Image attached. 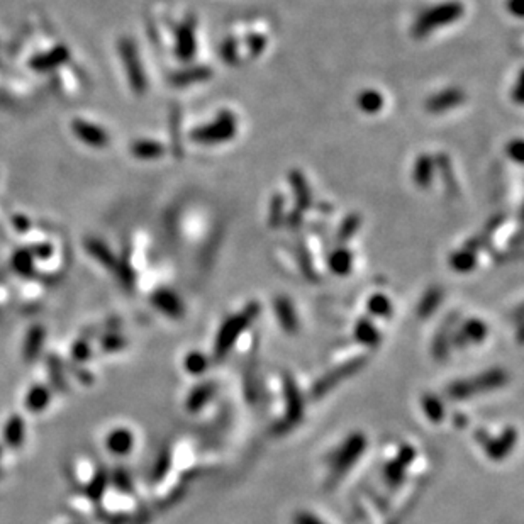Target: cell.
I'll return each instance as SVG.
<instances>
[{"mask_svg":"<svg viewBox=\"0 0 524 524\" xmlns=\"http://www.w3.org/2000/svg\"><path fill=\"white\" fill-rule=\"evenodd\" d=\"M463 14L465 7L458 0H446V2L436 3L417 17L416 23L412 24V29H410V34L416 39H423L430 36L431 32H434L436 29L460 21Z\"/></svg>","mask_w":524,"mask_h":524,"instance_id":"obj_1","label":"cell"},{"mask_svg":"<svg viewBox=\"0 0 524 524\" xmlns=\"http://www.w3.org/2000/svg\"><path fill=\"white\" fill-rule=\"evenodd\" d=\"M507 380L509 377L505 370L490 368L487 372L472 377V379L455 380L448 387V395L452 399H457V401H463V399L474 397L477 394H487V392L497 390V388L504 387L507 384Z\"/></svg>","mask_w":524,"mask_h":524,"instance_id":"obj_2","label":"cell"},{"mask_svg":"<svg viewBox=\"0 0 524 524\" xmlns=\"http://www.w3.org/2000/svg\"><path fill=\"white\" fill-rule=\"evenodd\" d=\"M260 314V304L258 302H251L244 307L241 313L234 314L222 322L221 329L218 331V338H216V344H214V353L216 357H224V355L229 353L231 348L234 346L244 331L250 328V324L253 321L258 317Z\"/></svg>","mask_w":524,"mask_h":524,"instance_id":"obj_3","label":"cell"},{"mask_svg":"<svg viewBox=\"0 0 524 524\" xmlns=\"http://www.w3.org/2000/svg\"><path fill=\"white\" fill-rule=\"evenodd\" d=\"M365 450V434L353 433L350 438L344 439L342 445H339V448L335 452V455H333L331 461H329V485H335L336 482H339L346 475V472H350L357 465V461L364 455Z\"/></svg>","mask_w":524,"mask_h":524,"instance_id":"obj_4","label":"cell"},{"mask_svg":"<svg viewBox=\"0 0 524 524\" xmlns=\"http://www.w3.org/2000/svg\"><path fill=\"white\" fill-rule=\"evenodd\" d=\"M238 133V119L233 112L224 109L218 114L212 123L204 124V126L196 127L190 133V139L199 145L214 146L222 145V143H229L231 139L236 138Z\"/></svg>","mask_w":524,"mask_h":524,"instance_id":"obj_5","label":"cell"},{"mask_svg":"<svg viewBox=\"0 0 524 524\" xmlns=\"http://www.w3.org/2000/svg\"><path fill=\"white\" fill-rule=\"evenodd\" d=\"M467 95L461 89L458 87H450V89H445L438 94L431 95L426 102H424V109L430 114H445V112L453 111V109L460 107L461 104L465 102Z\"/></svg>","mask_w":524,"mask_h":524,"instance_id":"obj_6","label":"cell"},{"mask_svg":"<svg viewBox=\"0 0 524 524\" xmlns=\"http://www.w3.org/2000/svg\"><path fill=\"white\" fill-rule=\"evenodd\" d=\"M364 364H365L364 358H355V360L346 361V364H343L342 366H336V368H333L331 372L326 373V375L322 377L319 382L316 384V387H314V394H316L317 397H319V395L328 394V392L331 390L333 387H336L339 382H343L346 377L357 373L358 370L364 366Z\"/></svg>","mask_w":524,"mask_h":524,"instance_id":"obj_7","label":"cell"},{"mask_svg":"<svg viewBox=\"0 0 524 524\" xmlns=\"http://www.w3.org/2000/svg\"><path fill=\"white\" fill-rule=\"evenodd\" d=\"M285 424L287 426H294L300 421L304 414V401L302 395H300L299 387L295 386V382H292L287 377L285 380Z\"/></svg>","mask_w":524,"mask_h":524,"instance_id":"obj_8","label":"cell"},{"mask_svg":"<svg viewBox=\"0 0 524 524\" xmlns=\"http://www.w3.org/2000/svg\"><path fill=\"white\" fill-rule=\"evenodd\" d=\"M289 183L292 187V192H294L295 197V209L304 212L311 211L314 205L313 200V193H311L309 183H307L306 177L302 175V171L299 170H291L289 171Z\"/></svg>","mask_w":524,"mask_h":524,"instance_id":"obj_9","label":"cell"},{"mask_svg":"<svg viewBox=\"0 0 524 524\" xmlns=\"http://www.w3.org/2000/svg\"><path fill=\"white\" fill-rule=\"evenodd\" d=\"M273 309L275 316H277L278 322H280L282 328L287 333H297L299 331V317H297L294 304L291 302V299L285 295H278L273 300Z\"/></svg>","mask_w":524,"mask_h":524,"instance_id":"obj_10","label":"cell"},{"mask_svg":"<svg viewBox=\"0 0 524 524\" xmlns=\"http://www.w3.org/2000/svg\"><path fill=\"white\" fill-rule=\"evenodd\" d=\"M487 333H489V329H487L485 322L477 319V317H472L461 326L458 338H453L452 342L460 344V346H463V344H479L485 342Z\"/></svg>","mask_w":524,"mask_h":524,"instance_id":"obj_11","label":"cell"},{"mask_svg":"<svg viewBox=\"0 0 524 524\" xmlns=\"http://www.w3.org/2000/svg\"><path fill=\"white\" fill-rule=\"evenodd\" d=\"M434 174H436L434 156L428 155V153H423V155L417 156L412 167V182L416 183L419 189L426 190L428 187L433 183Z\"/></svg>","mask_w":524,"mask_h":524,"instance_id":"obj_12","label":"cell"},{"mask_svg":"<svg viewBox=\"0 0 524 524\" xmlns=\"http://www.w3.org/2000/svg\"><path fill=\"white\" fill-rule=\"evenodd\" d=\"M196 50L197 43L192 24H182L180 29L177 31V45H175L177 56L180 58L182 61H190L196 56Z\"/></svg>","mask_w":524,"mask_h":524,"instance_id":"obj_13","label":"cell"},{"mask_svg":"<svg viewBox=\"0 0 524 524\" xmlns=\"http://www.w3.org/2000/svg\"><path fill=\"white\" fill-rule=\"evenodd\" d=\"M516 439H518V433H516L514 428L505 430L499 438L490 439L489 445H487V455L496 461L502 460V458L509 455V452H512Z\"/></svg>","mask_w":524,"mask_h":524,"instance_id":"obj_14","label":"cell"},{"mask_svg":"<svg viewBox=\"0 0 524 524\" xmlns=\"http://www.w3.org/2000/svg\"><path fill=\"white\" fill-rule=\"evenodd\" d=\"M328 266L331 273L338 275V277H346L353 269V253L344 247L336 248L335 251L329 253Z\"/></svg>","mask_w":524,"mask_h":524,"instance_id":"obj_15","label":"cell"},{"mask_svg":"<svg viewBox=\"0 0 524 524\" xmlns=\"http://www.w3.org/2000/svg\"><path fill=\"white\" fill-rule=\"evenodd\" d=\"M214 76V72L207 67V65H199V67L185 68L182 72L175 73L174 83L177 87L193 85V83H204Z\"/></svg>","mask_w":524,"mask_h":524,"instance_id":"obj_16","label":"cell"},{"mask_svg":"<svg viewBox=\"0 0 524 524\" xmlns=\"http://www.w3.org/2000/svg\"><path fill=\"white\" fill-rule=\"evenodd\" d=\"M355 339L361 344V346L366 348H373L380 343L382 336H380L379 328L373 324L370 319H358L357 324H355Z\"/></svg>","mask_w":524,"mask_h":524,"instance_id":"obj_17","label":"cell"},{"mask_svg":"<svg viewBox=\"0 0 524 524\" xmlns=\"http://www.w3.org/2000/svg\"><path fill=\"white\" fill-rule=\"evenodd\" d=\"M384 104L386 101H384L382 94L375 89H365L357 95V107L368 116L379 114L384 109Z\"/></svg>","mask_w":524,"mask_h":524,"instance_id":"obj_18","label":"cell"},{"mask_svg":"<svg viewBox=\"0 0 524 524\" xmlns=\"http://www.w3.org/2000/svg\"><path fill=\"white\" fill-rule=\"evenodd\" d=\"M414 455H416V453H414L412 448H408V446L402 448L401 452H399V455L394 458V461L386 467L387 480H390V482H399V480L402 479V475H404L406 468H408L410 461H412Z\"/></svg>","mask_w":524,"mask_h":524,"instance_id":"obj_19","label":"cell"},{"mask_svg":"<svg viewBox=\"0 0 524 524\" xmlns=\"http://www.w3.org/2000/svg\"><path fill=\"white\" fill-rule=\"evenodd\" d=\"M450 266L458 273H470L477 266V253L468 250V248L452 253Z\"/></svg>","mask_w":524,"mask_h":524,"instance_id":"obj_20","label":"cell"},{"mask_svg":"<svg viewBox=\"0 0 524 524\" xmlns=\"http://www.w3.org/2000/svg\"><path fill=\"white\" fill-rule=\"evenodd\" d=\"M434 167L436 170L441 174V178L443 182H445L446 189H448L450 192L455 193L458 190V185L455 180V175H453V167H452V160H450V156L446 155V153H438V155L434 156Z\"/></svg>","mask_w":524,"mask_h":524,"instance_id":"obj_21","label":"cell"},{"mask_svg":"<svg viewBox=\"0 0 524 524\" xmlns=\"http://www.w3.org/2000/svg\"><path fill=\"white\" fill-rule=\"evenodd\" d=\"M441 291L439 289H430V291L426 292V294L423 295V299H421L419 306H417V314H419V317H423V319H426V317H431L433 314L436 313V309L439 307V304H441Z\"/></svg>","mask_w":524,"mask_h":524,"instance_id":"obj_22","label":"cell"},{"mask_svg":"<svg viewBox=\"0 0 524 524\" xmlns=\"http://www.w3.org/2000/svg\"><path fill=\"white\" fill-rule=\"evenodd\" d=\"M366 309H368V313L372 314V316L375 317H390L392 316V311H394V307H392V302L390 299L386 294H373L370 295L368 302H366Z\"/></svg>","mask_w":524,"mask_h":524,"instance_id":"obj_23","label":"cell"},{"mask_svg":"<svg viewBox=\"0 0 524 524\" xmlns=\"http://www.w3.org/2000/svg\"><path fill=\"white\" fill-rule=\"evenodd\" d=\"M361 224V216L357 214V212H353V214H348L346 218L343 219V222L339 224V229L338 233H336V241L338 243H348V241L351 240V238L357 234L358 228H360Z\"/></svg>","mask_w":524,"mask_h":524,"instance_id":"obj_24","label":"cell"},{"mask_svg":"<svg viewBox=\"0 0 524 524\" xmlns=\"http://www.w3.org/2000/svg\"><path fill=\"white\" fill-rule=\"evenodd\" d=\"M285 221V199L282 193H275L270 200L269 211V226L270 228H278Z\"/></svg>","mask_w":524,"mask_h":524,"instance_id":"obj_25","label":"cell"},{"mask_svg":"<svg viewBox=\"0 0 524 524\" xmlns=\"http://www.w3.org/2000/svg\"><path fill=\"white\" fill-rule=\"evenodd\" d=\"M214 390L216 387L212 384H202L197 388H193L192 395L189 399V406L192 410H199L202 409L212 397H214Z\"/></svg>","mask_w":524,"mask_h":524,"instance_id":"obj_26","label":"cell"},{"mask_svg":"<svg viewBox=\"0 0 524 524\" xmlns=\"http://www.w3.org/2000/svg\"><path fill=\"white\" fill-rule=\"evenodd\" d=\"M423 410L428 416V419L433 421V423H441L445 421V408H443V402L439 401L434 395H426L423 399Z\"/></svg>","mask_w":524,"mask_h":524,"instance_id":"obj_27","label":"cell"},{"mask_svg":"<svg viewBox=\"0 0 524 524\" xmlns=\"http://www.w3.org/2000/svg\"><path fill=\"white\" fill-rule=\"evenodd\" d=\"M219 54H221V60L228 65H238V60H240V43H238L236 38L229 36L222 41L221 50H219Z\"/></svg>","mask_w":524,"mask_h":524,"instance_id":"obj_28","label":"cell"},{"mask_svg":"<svg viewBox=\"0 0 524 524\" xmlns=\"http://www.w3.org/2000/svg\"><path fill=\"white\" fill-rule=\"evenodd\" d=\"M156 304H160L165 313L171 314V316H180L182 314V302L177 295L170 294V292H160L156 295Z\"/></svg>","mask_w":524,"mask_h":524,"instance_id":"obj_29","label":"cell"},{"mask_svg":"<svg viewBox=\"0 0 524 524\" xmlns=\"http://www.w3.org/2000/svg\"><path fill=\"white\" fill-rule=\"evenodd\" d=\"M134 151H136L138 156H141V158H156V156H161L163 155V146L160 145V143H155V141H141L138 143L136 148H134Z\"/></svg>","mask_w":524,"mask_h":524,"instance_id":"obj_30","label":"cell"},{"mask_svg":"<svg viewBox=\"0 0 524 524\" xmlns=\"http://www.w3.org/2000/svg\"><path fill=\"white\" fill-rule=\"evenodd\" d=\"M244 43H247L248 46V51H250V54L253 58L260 56V54L265 51L266 48V38L263 34H256V32H253V34H248L247 39H244Z\"/></svg>","mask_w":524,"mask_h":524,"instance_id":"obj_31","label":"cell"},{"mask_svg":"<svg viewBox=\"0 0 524 524\" xmlns=\"http://www.w3.org/2000/svg\"><path fill=\"white\" fill-rule=\"evenodd\" d=\"M187 368L192 373H202L207 368V360H205L204 355L200 353H192L187 358Z\"/></svg>","mask_w":524,"mask_h":524,"instance_id":"obj_32","label":"cell"},{"mask_svg":"<svg viewBox=\"0 0 524 524\" xmlns=\"http://www.w3.org/2000/svg\"><path fill=\"white\" fill-rule=\"evenodd\" d=\"M507 156L511 158L512 161H516V163L521 165L523 163V141L521 139H514V141H511L507 145Z\"/></svg>","mask_w":524,"mask_h":524,"instance_id":"obj_33","label":"cell"},{"mask_svg":"<svg viewBox=\"0 0 524 524\" xmlns=\"http://www.w3.org/2000/svg\"><path fill=\"white\" fill-rule=\"evenodd\" d=\"M294 524H326L322 519L314 516L313 512H297L294 516Z\"/></svg>","mask_w":524,"mask_h":524,"instance_id":"obj_34","label":"cell"},{"mask_svg":"<svg viewBox=\"0 0 524 524\" xmlns=\"http://www.w3.org/2000/svg\"><path fill=\"white\" fill-rule=\"evenodd\" d=\"M302 218H304L302 212L297 211V209H295V211H292L291 214L285 216V222H287L289 228H291V229H297L300 224H302Z\"/></svg>","mask_w":524,"mask_h":524,"instance_id":"obj_35","label":"cell"},{"mask_svg":"<svg viewBox=\"0 0 524 524\" xmlns=\"http://www.w3.org/2000/svg\"><path fill=\"white\" fill-rule=\"evenodd\" d=\"M507 10L516 17H523V0H507Z\"/></svg>","mask_w":524,"mask_h":524,"instance_id":"obj_36","label":"cell"}]
</instances>
